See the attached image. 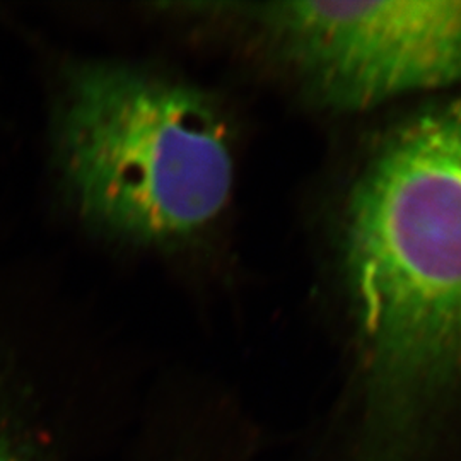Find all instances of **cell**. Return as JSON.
Instances as JSON below:
<instances>
[{"label":"cell","mask_w":461,"mask_h":461,"mask_svg":"<svg viewBox=\"0 0 461 461\" xmlns=\"http://www.w3.org/2000/svg\"><path fill=\"white\" fill-rule=\"evenodd\" d=\"M342 249L363 376L356 461H420L461 407V96L381 142Z\"/></svg>","instance_id":"obj_1"},{"label":"cell","mask_w":461,"mask_h":461,"mask_svg":"<svg viewBox=\"0 0 461 461\" xmlns=\"http://www.w3.org/2000/svg\"><path fill=\"white\" fill-rule=\"evenodd\" d=\"M50 197L93 245L182 272L230 211L236 158L214 91L158 59L45 57Z\"/></svg>","instance_id":"obj_2"},{"label":"cell","mask_w":461,"mask_h":461,"mask_svg":"<svg viewBox=\"0 0 461 461\" xmlns=\"http://www.w3.org/2000/svg\"><path fill=\"white\" fill-rule=\"evenodd\" d=\"M337 110L461 84V2H215Z\"/></svg>","instance_id":"obj_3"},{"label":"cell","mask_w":461,"mask_h":461,"mask_svg":"<svg viewBox=\"0 0 461 461\" xmlns=\"http://www.w3.org/2000/svg\"><path fill=\"white\" fill-rule=\"evenodd\" d=\"M0 461H19L16 453L13 451V447L4 439V436L0 434Z\"/></svg>","instance_id":"obj_4"}]
</instances>
